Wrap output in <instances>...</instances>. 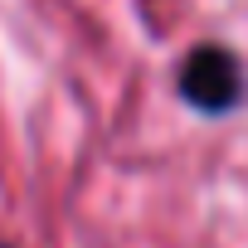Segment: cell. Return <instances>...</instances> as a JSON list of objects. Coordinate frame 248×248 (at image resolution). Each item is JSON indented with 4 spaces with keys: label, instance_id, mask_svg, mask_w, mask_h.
Listing matches in <instances>:
<instances>
[{
    "label": "cell",
    "instance_id": "cell-1",
    "mask_svg": "<svg viewBox=\"0 0 248 248\" xmlns=\"http://www.w3.org/2000/svg\"><path fill=\"white\" fill-rule=\"evenodd\" d=\"M175 97L200 117H229L248 102V68L219 39L190 44L175 63Z\"/></svg>",
    "mask_w": 248,
    "mask_h": 248
},
{
    "label": "cell",
    "instance_id": "cell-2",
    "mask_svg": "<svg viewBox=\"0 0 248 248\" xmlns=\"http://www.w3.org/2000/svg\"><path fill=\"white\" fill-rule=\"evenodd\" d=\"M0 248H15V243H5V238H0Z\"/></svg>",
    "mask_w": 248,
    "mask_h": 248
}]
</instances>
